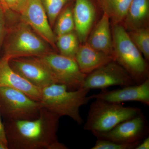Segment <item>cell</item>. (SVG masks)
<instances>
[{"label":"cell","instance_id":"4fadbf2b","mask_svg":"<svg viewBox=\"0 0 149 149\" xmlns=\"http://www.w3.org/2000/svg\"><path fill=\"white\" fill-rule=\"evenodd\" d=\"M7 87L16 89L27 95L30 98L39 102L41 89L19 75L11 68L9 61L2 57L0 58V88Z\"/></svg>","mask_w":149,"mask_h":149},{"label":"cell","instance_id":"52a82bcc","mask_svg":"<svg viewBox=\"0 0 149 149\" xmlns=\"http://www.w3.org/2000/svg\"><path fill=\"white\" fill-rule=\"evenodd\" d=\"M38 57L50 70L57 84L65 85L70 91L83 88L87 75L81 72L75 58L53 52Z\"/></svg>","mask_w":149,"mask_h":149},{"label":"cell","instance_id":"5b68a950","mask_svg":"<svg viewBox=\"0 0 149 149\" xmlns=\"http://www.w3.org/2000/svg\"><path fill=\"white\" fill-rule=\"evenodd\" d=\"M8 34L3 57L9 61L41 56L52 52L48 43L22 21L12 27Z\"/></svg>","mask_w":149,"mask_h":149},{"label":"cell","instance_id":"8fae6325","mask_svg":"<svg viewBox=\"0 0 149 149\" xmlns=\"http://www.w3.org/2000/svg\"><path fill=\"white\" fill-rule=\"evenodd\" d=\"M19 15L21 21L29 25L49 45L56 47V36L52 29L41 0H28Z\"/></svg>","mask_w":149,"mask_h":149},{"label":"cell","instance_id":"7402d4cb","mask_svg":"<svg viewBox=\"0 0 149 149\" xmlns=\"http://www.w3.org/2000/svg\"><path fill=\"white\" fill-rule=\"evenodd\" d=\"M51 26H53L56 19L65 7L73 0H41Z\"/></svg>","mask_w":149,"mask_h":149},{"label":"cell","instance_id":"ffe728a7","mask_svg":"<svg viewBox=\"0 0 149 149\" xmlns=\"http://www.w3.org/2000/svg\"><path fill=\"white\" fill-rule=\"evenodd\" d=\"M56 20L55 35L56 37L74 30V23L72 6H65Z\"/></svg>","mask_w":149,"mask_h":149},{"label":"cell","instance_id":"3957f363","mask_svg":"<svg viewBox=\"0 0 149 149\" xmlns=\"http://www.w3.org/2000/svg\"><path fill=\"white\" fill-rule=\"evenodd\" d=\"M113 44L115 61L128 72L136 84L149 78L147 61L121 24H113Z\"/></svg>","mask_w":149,"mask_h":149},{"label":"cell","instance_id":"ba28073f","mask_svg":"<svg viewBox=\"0 0 149 149\" xmlns=\"http://www.w3.org/2000/svg\"><path fill=\"white\" fill-rule=\"evenodd\" d=\"M136 84L128 72L119 63L113 61L87 74L83 88L104 90L109 87H121Z\"/></svg>","mask_w":149,"mask_h":149},{"label":"cell","instance_id":"e0dca14e","mask_svg":"<svg viewBox=\"0 0 149 149\" xmlns=\"http://www.w3.org/2000/svg\"><path fill=\"white\" fill-rule=\"evenodd\" d=\"M149 19V0H132L123 22L126 31L148 26Z\"/></svg>","mask_w":149,"mask_h":149},{"label":"cell","instance_id":"2e32d148","mask_svg":"<svg viewBox=\"0 0 149 149\" xmlns=\"http://www.w3.org/2000/svg\"><path fill=\"white\" fill-rule=\"evenodd\" d=\"M110 21L107 15L104 13L90 33L86 42L97 50L114 56Z\"/></svg>","mask_w":149,"mask_h":149},{"label":"cell","instance_id":"7c38bea8","mask_svg":"<svg viewBox=\"0 0 149 149\" xmlns=\"http://www.w3.org/2000/svg\"><path fill=\"white\" fill-rule=\"evenodd\" d=\"M90 100H100L114 103L137 102L149 105V78L140 84L122 87L120 89L102 92L89 96Z\"/></svg>","mask_w":149,"mask_h":149},{"label":"cell","instance_id":"6da1fadb","mask_svg":"<svg viewBox=\"0 0 149 149\" xmlns=\"http://www.w3.org/2000/svg\"><path fill=\"white\" fill-rule=\"evenodd\" d=\"M60 118L42 107L35 119L6 121L8 149H67L57 135Z\"/></svg>","mask_w":149,"mask_h":149},{"label":"cell","instance_id":"4316f807","mask_svg":"<svg viewBox=\"0 0 149 149\" xmlns=\"http://www.w3.org/2000/svg\"><path fill=\"white\" fill-rule=\"evenodd\" d=\"M149 149V136L145 138L143 141H141L135 148V149Z\"/></svg>","mask_w":149,"mask_h":149},{"label":"cell","instance_id":"30bf717a","mask_svg":"<svg viewBox=\"0 0 149 149\" xmlns=\"http://www.w3.org/2000/svg\"><path fill=\"white\" fill-rule=\"evenodd\" d=\"M148 134V123L141 112L136 116L120 123L111 130L95 137L120 143L129 144L141 142Z\"/></svg>","mask_w":149,"mask_h":149},{"label":"cell","instance_id":"5bb4252c","mask_svg":"<svg viewBox=\"0 0 149 149\" xmlns=\"http://www.w3.org/2000/svg\"><path fill=\"white\" fill-rule=\"evenodd\" d=\"M73 15L74 31L80 42L85 43L96 18L95 6L91 0H74Z\"/></svg>","mask_w":149,"mask_h":149},{"label":"cell","instance_id":"44dd1931","mask_svg":"<svg viewBox=\"0 0 149 149\" xmlns=\"http://www.w3.org/2000/svg\"><path fill=\"white\" fill-rule=\"evenodd\" d=\"M128 32V31H127ZM132 42L139 49L147 61L149 60V29L141 27L128 32Z\"/></svg>","mask_w":149,"mask_h":149},{"label":"cell","instance_id":"9a60e30c","mask_svg":"<svg viewBox=\"0 0 149 149\" xmlns=\"http://www.w3.org/2000/svg\"><path fill=\"white\" fill-rule=\"evenodd\" d=\"M74 58L81 72L86 75L115 61L114 56L97 50L86 42L80 45Z\"/></svg>","mask_w":149,"mask_h":149},{"label":"cell","instance_id":"277c9868","mask_svg":"<svg viewBox=\"0 0 149 149\" xmlns=\"http://www.w3.org/2000/svg\"><path fill=\"white\" fill-rule=\"evenodd\" d=\"M95 100L90 106L83 129L95 136L106 133L142 112L137 107H124L121 104Z\"/></svg>","mask_w":149,"mask_h":149},{"label":"cell","instance_id":"ac0fdd59","mask_svg":"<svg viewBox=\"0 0 149 149\" xmlns=\"http://www.w3.org/2000/svg\"><path fill=\"white\" fill-rule=\"evenodd\" d=\"M99 6L106 13L113 24L123 22L132 0H97Z\"/></svg>","mask_w":149,"mask_h":149},{"label":"cell","instance_id":"83f0119b","mask_svg":"<svg viewBox=\"0 0 149 149\" xmlns=\"http://www.w3.org/2000/svg\"><path fill=\"white\" fill-rule=\"evenodd\" d=\"M0 3H1V5L2 6L3 8L5 11L6 13L8 12L9 11H10L7 8L5 3L4 0H0Z\"/></svg>","mask_w":149,"mask_h":149},{"label":"cell","instance_id":"f546056e","mask_svg":"<svg viewBox=\"0 0 149 149\" xmlns=\"http://www.w3.org/2000/svg\"><path fill=\"white\" fill-rule=\"evenodd\" d=\"M0 4H1V3H0Z\"/></svg>","mask_w":149,"mask_h":149},{"label":"cell","instance_id":"9c48e42d","mask_svg":"<svg viewBox=\"0 0 149 149\" xmlns=\"http://www.w3.org/2000/svg\"><path fill=\"white\" fill-rule=\"evenodd\" d=\"M9 64L14 71L39 89L57 83L50 70L38 57L13 59L9 61Z\"/></svg>","mask_w":149,"mask_h":149},{"label":"cell","instance_id":"603a6c76","mask_svg":"<svg viewBox=\"0 0 149 149\" xmlns=\"http://www.w3.org/2000/svg\"><path fill=\"white\" fill-rule=\"evenodd\" d=\"M97 139L95 144L91 149H135L141 142L123 144L106 139Z\"/></svg>","mask_w":149,"mask_h":149},{"label":"cell","instance_id":"8992f818","mask_svg":"<svg viewBox=\"0 0 149 149\" xmlns=\"http://www.w3.org/2000/svg\"><path fill=\"white\" fill-rule=\"evenodd\" d=\"M41 108L40 102L21 91L0 88V114L6 121L35 119L39 116Z\"/></svg>","mask_w":149,"mask_h":149},{"label":"cell","instance_id":"484cf974","mask_svg":"<svg viewBox=\"0 0 149 149\" xmlns=\"http://www.w3.org/2000/svg\"><path fill=\"white\" fill-rule=\"evenodd\" d=\"M1 116L0 114V143L5 149H8V145L6 136L4 125L2 122Z\"/></svg>","mask_w":149,"mask_h":149},{"label":"cell","instance_id":"cb8c5ba5","mask_svg":"<svg viewBox=\"0 0 149 149\" xmlns=\"http://www.w3.org/2000/svg\"><path fill=\"white\" fill-rule=\"evenodd\" d=\"M28 0H4L5 3L9 10L20 14Z\"/></svg>","mask_w":149,"mask_h":149},{"label":"cell","instance_id":"d6986e66","mask_svg":"<svg viewBox=\"0 0 149 149\" xmlns=\"http://www.w3.org/2000/svg\"><path fill=\"white\" fill-rule=\"evenodd\" d=\"M76 33L72 32L56 37V45L62 55L74 58L79 46Z\"/></svg>","mask_w":149,"mask_h":149},{"label":"cell","instance_id":"7a4b0ae2","mask_svg":"<svg viewBox=\"0 0 149 149\" xmlns=\"http://www.w3.org/2000/svg\"><path fill=\"white\" fill-rule=\"evenodd\" d=\"M90 90L84 88L75 91L68 90L66 86L56 84L41 89L39 102L42 107L58 116H68L78 125L84 122L80 108L88 103Z\"/></svg>","mask_w":149,"mask_h":149},{"label":"cell","instance_id":"d4e9b609","mask_svg":"<svg viewBox=\"0 0 149 149\" xmlns=\"http://www.w3.org/2000/svg\"><path fill=\"white\" fill-rule=\"evenodd\" d=\"M6 14L5 11L0 4V47L2 45L6 34Z\"/></svg>","mask_w":149,"mask_h":149},{"label":"cell","instance_id":"f1b7e54d","mask_svg":"<svg viewBox=\"0 0 149 149\" xmlns=\"http://www.w3.org/2000/svg\"><path fill=\"white\" fill-rule=\"evenodd\" d=\"M0 149H5L3 146L0 143Z\"/></svg>","mask_w":149,"mask_h":149}]
</instances>
